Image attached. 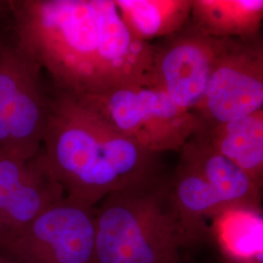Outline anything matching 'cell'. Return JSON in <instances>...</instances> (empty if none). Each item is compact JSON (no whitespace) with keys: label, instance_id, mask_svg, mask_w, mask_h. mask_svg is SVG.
<instances>
[{"label":"cell","instance_id":"cell-2","mask_svg":"<svg viewBox=\"0 0 263 263\" xmlns=\"http://www.w3.org/2000/svg\"><path fill=\"white\" fill-rule=\"evenodd\" d=\"M41 149L65 196L88 207L162 171L159 154L116 131L79 97L58 89L49 94Z\"/></svg>","mask_w":263,"mask_h":263},{"label":"cell","instance_id":"cell-11","mask_svg":"<svg viewBox=\"0 0 263 263\" xmlns=\"http://www.w3.org/2000/svg\"><path fill=\"white\" fill-rule=\"evenodd\" d=\"M64 197L63 187L49 169L41 149L31 159L27 178L0 219V248Z\"/></svg>","mask_w":263,"mask_h":263},{"label":"cell","instance_id":"cell-16","mask_svg":"<svg viewBox=\"0 0 263 263\" xmlns=\"http://www.w3.org/2000/svg\"><path fill=\"white\" fill-rule=\"evenodd\" d=\"M0 263H10L9 261H8V260H6V259H5V258H4V257H3V256H1V255H0Z\"/></svg>","mask_w":263,"mask_h":263},{"label":"cell","instance_id":"cell-1","mask_svg":"<svg viewBox=\"0 0 263 263\" xmlns=\"http://www.w3.org/2000/svg\"><path fill=\"white\" fill-rule=\"evenodd\" d=\"M7 5L16 40L78 97L148 84L153 46L135 37L113 0H16Z\"/></svg>","mask_w":263,"mask_h":263},{"label":"cell","instance_id":"cell-7","mask_svg":"<svg viewBox=\"0 0 263 263\" xmlns=\"http://www.w3.org/2000/svg\"><path fill=\"white\" fill-rule=\"evenodd\" d=\"M263 109L261 34L224 38L205 94L192 111L202 125L226 123Z\"/></svg>","mask_w":263,"mask_h":263},{"label":"cell","instance_id":"cell-8","mask_svg":"<svg viewBox=\"0 0 263 263\" xmlns=\"http://www.w3.org/2000/svg\"><path fill=\"white\" fill-rule=\"evenodd\" d=\"M224 39V38H223ZM223 39L211 37L187 24L153 46L147 86L193 111L205 94Z\"/></svg>","mask_w":263,"mask_h":263},{"label":"cell","instance_id":"cell-17","mask_svg":"<svg viewBox=\"0 0 263 263\" xmlns=\"http://www.w3.org/2000/svg\"><path fill=\"white\" fill-rule=\"evenodd\" d=\"M5 2H3V1H0V12H1V8H2V6H3V4H4Z\"/></svg>","mask_w":263,"mask_h":263},{"label":"cell","instance_id":"cell-9","mask_svg":"<svg viewBox=\"0 0 263 263\" xmlns=\"http://www.w3.org/2000/svg\"><path fill=\"white\" fill-rule=\"evenodd\" d=\"M179 151V158L185 160L207 179L230 211L260 212L261 187L211 146L199 132H195Z\"/></svg>","mask_w":263,"mask_h":263},{"label":"cell","instance_id":"cell-6","mask_svg":"<svg viewBox=\"0 0 263 263\" xmlns=\"http://www.w3.org/2000/svg\"><path fill=\"white\" fill-rule=\"evenodd\" d=\"M96 207L64 197L0 248L10 263H93Z\"/></svg>","mask_w":263,"mask_h":263},{"label":"cell","instance_id":"cell-4","mask_svg":"<svg viewBox=\"0 0 263 263\" xmlns=\"http://www.w3.org/2000/svg\"><path fill=\"white\" fill-rule=\"evenodd\" d=\"M79 98L116 131L156 154L180 151L201 126L194 113L149 86H123Z\"/></svg>","mask_w":263,"mask_h":263},{"label":"cell","instance_id":"cell-3","mask_svg":"<svg viewBox=\"0 0 263 263\" xmlns=\"http://www.w3.org/2000/svg\"><path fill=\"white\" fill-rule=\"evenodd\" d=\"M189 245L163 170L96 208L93 263H181V249Z\"/></svg>","mask_w":263,"mask_h":263},{"label":"cell","instance_id":"cell-5","mask_svg":"<svg viewBox=\"0 0 263 263\" xmlns=\"http://www.w3.org/2000/svg\"><path fill=\"white\" fill-rule=\"evenodd\" d=\"M41 67L16 40L0 48V156L31 159L41 151L49 94Z\"/></svg>","mask_w":263,"mask_h":263},{"label":"cell","instance_id":"cell-10","mask_svg":"<svg viewBox=\"0 0 263 263\" xmlns=\"http://www.w3.org/2000/svg\"><path fill=\"white\" fill-rule=\"evenodd\" d=\"M218 153L232 161L262 187L263 109L197 130Z\"/></svg>","mask_w":263,"mask_h":263},{"label":"cell","instance_id":"cell-13","mask_svg":"<svg viewBox=\"0 0 263 263\" xmlns=\"http://www.w3.org/2000/svg\"><path fill=\"white\" fill-rule=\"evenodd\" d=\"M125 26L139 40L168 37L189 21L192 0H113Z\"/></svg>","mask_w":263,"mask_h":263},{"label":"cell","instance_id":"cell-12","mask_svg":"<svg viewBox=\"0 0 263 263\" xmlns=\"http://www.w3.org/2000/svg\"><path fill=\"white\" fill-rule=\"evenodd\" d=\"M262 0H192L189 24L211 37L247 40L260 35Z\"/></svg>","mask_w":263,"mask_h":263},{"label":"cell","instance_id":"cell-15","mask_svg":"<svg viewBox=\"0 0 263 263\" xmlns=\"http://www.w3.org/2000/svg\"><path fill=\"white\" fill-rule=\"evenodd\" d=\"M31 159L0 156V219L27 178Z\"/></svg>","mask_w":263,"mask_h":263},{"label":"cell","instance_id":"cell-14","mask_svg":"<svg viewBox=\"0 0 263 263\" xmlns=\"http://www.w3.org/2000/svg\"><path fill=\"white\" fill-rule=\"evenodd\" d=\"M216 222V235L227 260L262 263L260 212L231 211Z\"/></svg>","mask_w":263,"mask_h":263},{"label":"cell","instance_id":"cell-18","mask_svg":"<svg viewBox=\"0 0 263 263\" xmlns=\"http://www.w3.org/2000/svg\"><path fill=\"white\" fill-rule=\"evenodd\" d=\"M1 45H2V42H1V41H0V48H1Z\"/></svg>","mask_w":263,"mask_h":263}]
</instances>
